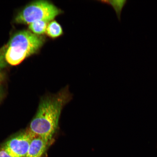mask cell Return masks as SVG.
I'll return each instance as SVG.
<instances>
[{
    "label": "cell",
    "instance_id": "11",
    "mask_svg": "<svg viewBox=\"0 0 157 157\" xmlns=\"http://www.w3.org/2000/svg\"><path fill=\"white\" fill-rule=\"evenodd\" d=\"M1 76L0 75V84H1Z\"/></svg>",
    "mask_w": 157,
    "mask_h": 157
},
{
    "label": "cell",
    "instance_id": "6",
    "mask_svg": "<svg viewBox=\"0 0 157 157\" xmlns=\"http://www.w3.org/2000/svg\"><path fill=\"white\" fill-rule=\"evenodd\" d=\"M46 33L49 38L55 39L62 36L64 31L60 23L54 20L48 23Z\"/></svg>",
    "mask_w": 157,
    "mask_h": 157
},
{
    "label": "cell",
    "instance_id": "2",
    "mask_svg": "<svg viewBox=\"0 0 157 157\" xmlns=\"http://www.w3.org/2000/svg\"><path fill=\"white\" fill-rule=\"evenodd\" d=\"M45 42L44 37L30 31L23 30L16 33L6 47V62L12 66L18 65L25 58L38 52Z\"/></svg>",
    "mask_w": 157,
    "mask_h": 157
},
{
    "label": "cell",
    "instance_id": "7",
    "mask_svg": "<svg viewBox=\"0 0 157 157\" xmlns=\"http://www.w3.org/2000/svg\"><path fill=\"white\" fill-rule=\"evenodd\" d=\"M48 22L44 21H38L29 25V28L31 32L35 35L41 36L46 33Z\"/></svg>",
    "mask_w": 157,
    "mask_h": 157
},
{
    "label": "cell",
    "instance_id": "1",
    "mask_svg": "<svg viewBox=\"0 0 157 157\" xmlns=\"http://www.w3.org/2000/svg\"><path fill=\"white\" fill-rule=\"evenodd\" d=\"M72 98V94L66 86L57 93L43 98L30 123V132L34 135L52 140L58 128L62 109Z\"/></svg>",
    "mask_w": 157,
    "mask_h": 157
},
{
    "label": "cell",
    "instance_id": "9",
    "mask_svg": "<svg viewBox=\"0 0 157 157\" xmlns=\"http://www.w3.org/2000/svg\"><path fill=\"white\" fill-rule=\"evenodd\" d=\"M5 48L0 50V70L5 67L6 64L5 56Z\"/></svg>",
    "mask_w": 157,
    "mask_h": 157
},
{
    "label": "cell",
    "instance_id": "12",
    "mask_svg": "<svg viewBox=\"0 0 157 157\" xmlns=\"http://www.w3.org/2000/svg\"></svg>",
    "mask_w": 157,
    "mask_h": 157
},
{
    "label": "cell",
    "instance_id": "3",
    "mask_svg": "<svg viewBox=\"0 0 157 157\" xmlns=\"http://www.w3.org/2000/svg\"><path fill=\"white\" fill-rule=\"evenodd\" d=\"M61 9L51 2L39 1L25 6L15 17V22L29 25L38 21L50 22L63 13Z\"/></svg>",
    "mask_w": 157,
    "mask_h": 157
},
{
    "label": "cell",
    "instance_id": "8",
    "mask_svg": "<svg viewBox=\"0 0 157 157\" xmlns=\"http://www.w3.org/2000/svg\"><path fill=\"white\" fill-rule=\"evenodd\" d=\"M105 3L111 5L116 12L117 17L119 21L121 20V16L123 7L126 4L127 1H103Z\"/></svg>",
    "mask_w": 157,
    "mask_h": 157
},
{
    "label": "cell",
    "instance_id": "10",
    "mask_svg": "<svg viewBox=\"0 0 157 157\" xmlns=\"http://www.w3.org/2000/svg\"><path fill=\"white\" fill-rule=\"evenodd\" d=\"M0 157H12L3 148L0 150Z\"/></svg>",
    "mask_w": 157,
    "mask_h": 157
},
{
    "label": "cell",
    "instance_id": "5",
    "mask_svg": "<svg viewBox=\"0 0 157 157\" xmlns=\"http://www.w3.org/2000/svg\"><path fill=\"white\" fill-rule=\"evenodd\" d=\"M52 140L33 134L28 152L25 157H41Z\"/></svg>",
    "mask_w": 157,
    "mask_h": 157
},
{
    "label": "cell",
    "instance_id": "4",
    "mask_svg": "<svg viewBox=\"0 0 157 157\" xmlns=\"http://www.w3.org/2000/svg\"><path fill=\"white\" fill-rule=\"evenodd\" d=\"M33 136L29 131L21 133L7 141L3 148L12 157H25Z\"/></svg>",
    "mask_w": 157,
    "mask_h": 157
}]
</instances>
